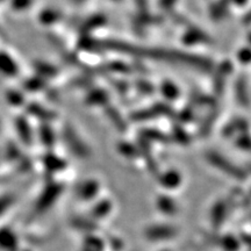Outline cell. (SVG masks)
I'll list each match as a JSON object with an SVG mask.
<instances>
[{"instance_id": "6da1fadb", "label": "cell", "mask_w": 251, "mask_h": 251, "mask_svg": "<svg viewBox=\"0 0 251 251\" xmlns=\"http://www.w3.org/2000/svg\"><path fill=\"white\" fill-rule=\"evenodd\" d=\"M0 250L1 251H18L19 237L15 231L9 227L0 228Z\"/></svg>"}, {"instance_id": "3957f363", "label": "cell", "mask_w": 251, "mask_h": 251, "mask_svg": "<svg viewBox=\"0 0 251 251\" xmlns=\"http://www.w3.org/2000/svg\"><path fill=\"white\" fill-rule=\"evenodd\" d=\"M58 196L57 187L52 186L50 187L49 190H46L45 192L42 193V196L40 197V199L37 200L35 205V213H42L45 212L46 209H48L54 200Z\"/></svg>"}, {"instance_id": "7a4b0ae2", "label": "cell", "mask_w": 251, "mask_h": 251, "mask_svg": "<svg viewBox=\"0 0 251 251\" xmlns=\"http://www.w3.org/2000/svg\"><path fill=\"white\" fill-rule=\"evenodd\" d=\"M19 71V64L13 56L0 50V74L5 77H15Z\"/></svg>"}, {"instance_id": "5b68a950", "label": "cell", "mask_w": 251, "mask_h": 251, "mask_svg": "<svg viewBox=\"0 0 251 251\" xmlns=\"http://www.w3.org/2000/svg\"><path fill=\"white\" fill-rule=\"evenodd\" d=\"M26 251H28V250H26Z\"/></svg>"}, {"instance_id": "277c9868", "label": "cell", "mask_w": 251, "mask_h": 251, "mask_svg": "<svg viewBox=\"0 0 251 251\" xmlns=\"http://www.w3.org/2000/svg\"><path fill=\"white\" fill-rule=\"evenodd\" d=\"M15 197L13 194H4L0 196V216L4 215L6 212L14 205Z\"/></svg>"}]
</instances>
